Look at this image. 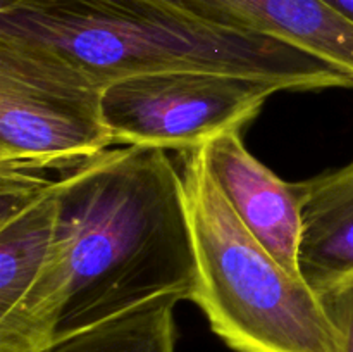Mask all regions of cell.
<instances>
[{"mask_svg":"<svg viewBox=\"0 0 353 352\" xmlns=\"http://www.w3.org/2000/svg\"><path fill=\"white\" fill-rule=\"evenodd\" d=\"M54 195L52 252L33 289L0 316V352H43L169 293L190 300L195 248L168 152L107 148L64 169Z\"/></svg>","mask_w":353,"mask_h":352,"instance_id":"6da1fadb","label":"cell"},{"mask_svg":"<svg viewBox=\"0 0 353 352\" xmlns=\"http://www.w3.org/2000/svg\"><path fill=\"white\" fill-rule=\"evenodd\" d=\"M0 37L47 48L105 88L168 71L248 76L285 92L353 88L350 76L302 48L216 26L164 0H0Z\"/></svg>","mask_w":353,"mask_h":352,"instance_id":"7a4b0ae2","label":"cell"},{"mask_svg":"<svg viewBox=\"0 0 353 352\" xmlns=\"http://www.w3.org/2000/svg\"><path fill=\"white\" fill-rule=\"evenodd\" d=\"M181 176L196 259L190 300L234 352H340L316 290L286 271L241 224L210 178L202 150Z\"/></svg>","mask_w":353,"mask_h":352,"instance_id":"3957f363","label":"cell"},{"mask_svg":"<svg viewBox=\"0 0 353 352\" xmlns=\"http://www.w3.org/2000/svg\"><path fill=\"white\" fill-rule=\"evenodd\" d=\"M103 92L68 59L0 37V164L64 171L112 147Z\"/></svg>","mask_w":353,"mask_h":352,"instance_id":"277c9868","label":"cell"},{"mask_svg":"<svg viewBox=\"0 0 353 352\" xmlns=\"http://www.w3.org/2000/svg\"><path fill=\"white\" fill-rule=\"evenodd\" d=\"M281 85L209 71L131 76L103 92V119L114 145L193 152L228 131H241Z\"/></svg>","mask_w":353,"mask_h":352,"instance_id":"5b68a950","label":"cell"},{"mask_svg":"<svg viewBox=\"0 0 353 352\" xmlns=\"http://www.w3.org/2000/svg\"><path fill=\"white\" fill-rule=\"evenodd\" d=\"M210 178L245 228L292 275H300L302 200L296 183L285 182L248 152L241 131H228L202 148Z\"/></svg>","mask_w":353,"mask_h":352,"instance_id":"8992f818","label":"cell"},{"mask_svg":"<svg viewBox=\"0 0 353 352\" xmlns=\"http://www.w3.org/2000/svg\"><path fill=\"white\" fill-rule=\"evenodd\" d=\"M228 30L262 35L309 52L353 79V23L321 0H164Z\"/></svg>","mask_w":353,"mask_h":352,"instance_id":"52a82bcc","label":"cell"},{"mask_svg":"<svg viewBox=\"0 0 353 352\" xmlns=\"http://www.w3.org/2000/svg\"><path fill=\"white\" fill-rule=\"evenodd\" d=\"M299 264L314 290L353 271V159L303 182Z\"/></svg>","mask_w":353,"mask_h":352,"instance_id":"ba28073f","label":"cell"},{"mask_svg":"<svg viewBox=\"0 0 353 352\" xmlns=\"http://www.w3.org/2000/svg\"><path fill=\"white\" fill-rule=\"evenodd\" d=\"M57 223L54 182L34 204L0 224V316L33 289L52 252Z\"/></svg>","mask_w":353,"mask_h":352,"instance_id":"9c48e42d","label":"cell"},{"mask_svg":"<svg viewBox=\"0 0 353 352\" xmlns=\"http://www.w3.org/2000/svg\"><path fill=\"white\" fill-rule=\"evenodd\" d=\"M178 293L157 297L97 326L55 342L43 352H176Z\"/></svg>","mask_w":353,"mask_h":352,"instance_id":"30bf717a","label":"cell"},{"mask_svg":"<svg viewBox=\"0 0 353 352\" xmlns=\"http://www.w3.org/2000/svg\"><path fill=\"white\" fill-rule=\"evenodd\" d=\"M52 182L41 175V169L0 164V224L37 202Z\"/></svg>","mask_w":353,"mask_h":352,"instance_id":"8fae6325","label":"cell"},{"mask_svg":"<svg viewBox=\"0 0 353 352\" xmlns=\"http://www.w3.org/2000/svg\"><path fill=\"white\" fill-rule=\"evenodd\" d=\"M316 293L334 328L340 352H353V271L331 280Z\"/></svg>","mask_w":353,"mask_h":352,"instance_id":"7c38bea8","label":"cell"},{"mask_svg":"<svg viewBox=\"0 0 353 352\" xmlns=\"http://www.w3.org/2000/svg\"><path fill=\"white\" fill-rule=\"evenodd\" d=\"M321 2H324L330 9L353 23V0H321Z\"/></svg>","mask_w":353,"mask_h":352,"instance_id":"4fadbf2b","label":"cell"}]
</instances>
